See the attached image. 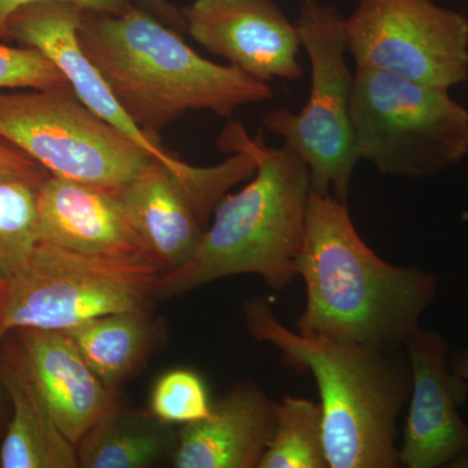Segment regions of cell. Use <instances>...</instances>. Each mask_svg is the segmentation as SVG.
I'll use <instances>...</instances> for the list:
<instances>
[{
    "label": "cell",
    "mask_w": 468,
    "mask_h": 468,
    "mask_svg": "<svg viewBox=\"0 0 468 468\" xmlns=\"http://www.w3.org/2000/svg\"><path fill=\"white\" fill-rule=\"evenodd\" d=\"M345 36L356 68L448 90L468 80V17L433 0H359Z\"/></svg>",
    "instance_id": "obj_9"
},
{
    "label": "cell",
    "mask_w": 468,
    "mask_h": 468,
    "mask_svg": "<svg viewBox=\"0 0 468 468\" xmlns=\"http://www.w3.org/2000/svg\"><path fill=\"white\" fill-rule=\"evenodd\" d=\"M260 468H329L319 403L285 396Z\"/></svg>",
    "instance_id": "obj_19"
},
{
    "label": "cell",
    "mask_w": 468,
    "mask_h": 468,
    "mask_svg": "<svg viewBox=\"0 0 468 468\" xmlns=\"http://www.w3.org/2000/svg\"><path fill=\"white\" fill-rule=\"evenodd\" d=\"M295 24L310 61L309 100L298 113L282 107L261 122L304 160L311 192L346 202L359 158L351 128L354 75L346 61L345 17L335 5L301 0Z\"/></svg>",
    "instance_id": "obj_7"
},
{
    "label": "cell",
    "mask_w": 468,
    "mask_h": 468,
    "mask_svg": "<svg viewBox=\"0 0 468 468\" xmlns=\"http://www.w3.org/2000/svg\"><path fill=\"white\" fill-rule=\"evenodd\" d=\"M67 82L63 73L42 52L0 42V91L54 88Z\"/></svg>",
    "instance_id": "obj_22"
},
{
    "label": "cell",
    "mask_w": 468,
    "mask_h": 468,
    "mask_svg": "<svg viewBox=\"0 0 468 468\" xmlns=\"http://www.w3.org/2000/svg\"><path fill=\"white\" fill-rule=\"evenodd\" d=\"M181 12L194 42L246 75L267 84L303 76L297 24L273 0H194Z\"/></svg>",
    "instance_id": "obj_10"
},
{
    "label": "cell",
    "mask_w": 468,
    "mask_h": 468,
    "mask_svg": "<svg viewBox=\"0 0 468 468\" xmlns=\"http://www.w3.org/2000/svg\"><path fill=\"white\" fill-rule=\"evenodd\" d=\"M298 276L306 306L295 331L335 343L397 353L420 326L436 297L439 277L394 266L363 241L346 202L310 193Z\"/></svg>",
    "instance_id": "obj_1"
},
{
    "label": "cell",
    "mask_w": 468,
    "mask_h": 468,
    "mask_svg": "<svg viewBox=\"0 0 468 468\" xmlns=\"http://www.w3.org/2000/svg\"><path fill=\"white\" fill-rule=\"evenodd\" d=\"M350 119L359 160L383 175L427 177L468 155V111L448 89L356 68Z\"/></svg>",
    "instance_id": "obj_6"
},
{
    "label": "cell",
    "mask_w": 468,
    "mask_h": 468,
    "mask_svg": "<svg viewBox=\"0 0 468 468\" xmlns=\"http://www.w3.org/2000/svg\"><path fill=\"white\" fill-rule=\"evenodd\" d=\"M15 347L27 378L70 442L85 433L117 401L66 332L17 329Z\"/></svg>",
    "instance_id": "obj_13"
},
{
    "label": "cell",
    "mask_w": 468,
    "mask_h": 468,
    "mask_svg": "<svg viewBox=\"0 0 468 468\" xmlns=\"http://www.w3.org/2000/svg\"><path fill=\"white\" fill-rule=\"evenodd\" d=\"M0 137L50 175L113 194L155 159L89 110L68 82L0 91Z\"/></svg>",
    "instance_id": "obj_8"
},
{
    "label": "cell",
    "mask_w": 468,
    "mask_h": 468,
    "mask_svg": "<svg viewBox=\"0 0 468 468\" xmlns=\"http://www.w3.org/2000/svg\"><path fill=\"white\" fill-rule=\"evenodd\" d=\"M48 176L36 160L0 137V180H20L38 186Z\"/></svg>",
    "instance_id": "obj_23"
},
{
    "label": "cell",
    "mask_w": 468,
    "mask_h": 468,
    "mask_svg": "<svg viewBox=\"0 0 468 468\" xmlns=\"http://www.w3.org/2000/svg\"><path fill=\"white\" fill-rule=\"evenodd\" d=\"M84 9L73 3L43 0L16 9L9 16L5 34L7 41L36 48L58 68L77 98L95 115L165 163L177 174L189 178L207 175L209 167H193L162 144L151 140L120 106L106 80L86 57L80 46L79 26Z\"/></svg>",
    "instance_id": "obj_11"
},
{
    "label": "cell",
    "mask_w": 468,
    "mask_h": 468,
    "mask_svg": "<svg viewBox=\"0 0 468 468\" xmlns=\"http://www.w3.org/2000/svg\"><path fill=\"white\" fill-rule=\"evenodd\" d=\"M246 331L275 346L286 367L310 372L320 394L329 468H397V421L411 393V369L397 353L306 337L282 324L270 302L242 309Z\"/></svg>",
    "instance_id": "obj_4"
},
{
    "label": "cell",
    "mask_w": 468,
    "mask_h": 468,
    "mask_svg": "<svg viewBox=\"0 0 468 468\" xmlns=\"http://www.w3.org/2000/svg\"><path fill=\"white\" fill-rule=\"evenodd\" d=\"M135 5L158 17L165 26L174 27L178 32H185V21L181 9L176 8L167 0H134Z\"/></svg>",
    "instance_id": "obj_25"
},
{
    "label": "cell",
    "mask_w": 468,
    "mask_h": 468,
    "mask_svg": "<svg viewBox=\"0 0 468 468\" xmlns=\"http://www.w3.org/2000/svg\"><path fill=\"white\" fill-rule=\"evenodd\" d=\"M218 147L250 154L257 172L239 193L221 199L192 258L160 276L158 301L239 275L260 276L282 291L298 276L311 193L306 163L286 144L268 147L263 131L249 137L239 122L227 125Z\"/></svg>",
    "instance_id": "obj_2"
},
{
    "label": "cell",
    "mask_w": 468,
    "mask_h": 468,
    "mask_svg": "<svg viewBox=\"0 0 468 468\" xmlns=\"http://www.w3.org/2000/svg\"><path fill=\"white\" fill-rule=\"evenodd\" d=\"M176 443L171 426L117 401L76 448L82 468H149L174 455Z\"/></svg>",
    "instance_id": "obj_17"
},
{
    "label": "cell",
    "mask_w": 468,
    "mask_h": 468,
    "mask_svg": "<svg viewBox=\"0 0 468 468\" xmlns=\"http://www.w3.org/2000/svg\"><path fill=\"white\" fill-rule=\"evenodd\" d=\"M36 2H43V0H0V41L8 42L5 27H7L9 16L23 5ZM58 2L73 3L84 11L112 15V16H122L135 5L134 0H58Z\"/></svg>",
    "instance_id": "obj_24"
},
{
    "label": "cell",
    "mask_w": 468,
    "mask_h": 468,
    "mask_svg": "<svg viewBox=\"0 0 468 468\" xmlns=\"http://www.w3.org/2000/svg\"><path fill=\"white\" fill-rule=\"evenodd\" d=\"M212 406L205 378L193 369L175 368L154 384L149 411L168 426H189L207 418Z\"/></svg>",
    "instance_id": "obj_21"
},
{
    "label": "cell",
    "mask_w": 468,
    "mask_h": 468,
    "mask_svg": "<svg viewBox=\"0 0 468 468\" xmlns=\"http://www.w3.org/2000/svg\"><path fill=\"white\" fill-rule=\"evenodd\" d=\"M37 187L0 180V284L16 275L38 245Z\"/></svg>",
    "instance_id": "obj_20"
},
{
    "label": "cell",
    "mask_w": 468,
    "mask_h": 468,
    "mask_svg": "<svg viewBox=\"0 0 468 468\" xmlns=\"http://www.w3.org/2000/svg\"><path fill=\"white\" fill-rule=\"evenodd\" d=\"M7 337V334H5V329H3L2 324H0V349H2L3 341Z\"/></svg>",
    "instance_id": "obj_27"
},
{
    "label": "cell",
    "mask_w": 468,
    "mask_h": 468,
    "mask_svg": "<svg viewBox=\"0 0 468 468\" xmlns=\"http://www.w3.org/2000/svg\"><path fill=\"white\" fill-rule=\"evenodd\" d=\"M37 229L70 250L150 257L116 194L57 176L37 187Z\"/></svg>",
    "instance_id": "obj_15"
},
{
    "label": "cell",
    "mask_w": 468,
    "mask_h": 468,
    "mask_svg": "<svg viewBox=\"0 0 468 468\" xmlns=\"http://www.w3.org/2000/svg\"><path fill=\"white\" fill-rule=\"evenodd\" d=\"M451 365L455 374L468 383V349L454 351L451 356Z\"/></svg>",
    "instance_id": "obj_26"
},
{
    "label": "cell",
    "mask_w": 468,
    "mask_h": 468,
    "mask_svg": "<svg viewBox=\"0 0 468 468\" xmlns=\"http://www.w3.org/2000/svg\"><path fill=\"white\" fill-rule=\"evenodd\" d=\"M181 34L138 5L122 16L84 11L77 32L120 106L158 144L160 132L186 113L232 119L273 97L267 82L202 58Z\"/></svg>",
    "instance_id": "obj_3"
},
{
    "label": "cell",
    "mask_w": 468,
    "mask_h": 468,
    "mask_svg": "<svg viewBox=\"0 0 468 468\" xmlns=\"http://www.w3.org/2000/svg\"><path fill=\"white\" fill-rule=\"evenodd\" d=\"M277 402L250 380L234 385L211 414L181 428L177 468H260L276 426Z\"/></svg>",
    "instance_id": "obj_14"
},
{
    "label": "cell",
    "mask_w": 468,
    "mask_h": 468,
    "mask_svg": "<svg viewBox=\"0 0 468 468\" xmlns=\"http://www.w3.org/2000/svg\"><path fill=\"white\" fill-rule=\"evenodd\" d=\"M66 334L92 372L115 393L143 367L159 337L151 311L110 314Z\"/></svg>",
    "instance_id": "obj_18"
},
{
    "label": "cell",
    "mask_w": 468,
    "mask_h": 468,
    "mask_svg": "<svg viewBox=\"0 0 468 468\" xmlns=\"http://www.w3.org/2000/svg\"><path fill=\"white\" fill-rule=\"evenodd\" d=\"M0 381L12 403V418L0 446V467H80L75 443L64 436L37 393L14 341L3 347Z\"/></svg>",
    "instance_id": "obj_16"
},
{
    "label": "cell",
    "mask_w": 468,
    "mask_h": 468,
    "mask_svg": "<svg viewBox=\"0 0 468 468\" xmlns=\"http://www.w3.org/2000/svg\"><path fill=\"white\" fill-rule=\"evenodd\" d=\"M163 271L146 255L70 250L38 242L23 268L5 282L0 324L67 332L89 320L151 311Z\"/></svg>",
    "instance_id": "obj_5"
},
{
    "label": "cell",
    "mask_w": 468,
    "mask_h": 468,
    "mask_svg": "<svg viewBox=\"0 0 468 468\" xmlns=\"http://www.w3.org/2000/svg\"><path fill=\"white\" fill-rule=\"evenodd\" d=\"M3 289H5V285L0 284V300H2Z\"/></svg>",
    "instance_id": "obj_28"
},
{
    "label": "cell",
    "mask_w": 468,
    "mask_h": 468,
    "mask_svg": "<svg viewBox=\"0 0 468 468\" xmlns=\"http://www.w3.org/2000/svg\"><path fill=\"white\" fill-rule=\"evenodd\" d=\"M405 350L412 384L399 463L437 468L468 457V427L458 414L467 381L452 368L449 344L439 332L420 328Z\"/></svg>",
    "instance_id": "obj_12"
}]
</instances>
